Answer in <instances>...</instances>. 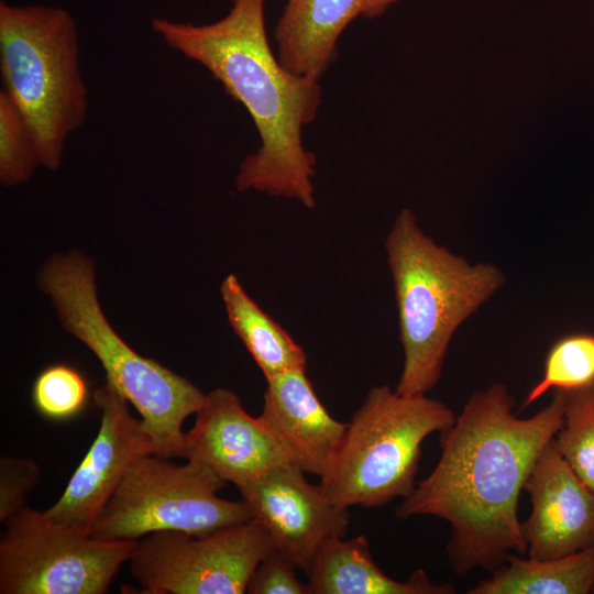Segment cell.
<instances>
[{"label":"cell","mask_w":594,"mask_h":594,"mask_svg":"<svg viewBox=\"0 0 594 594\" xmlns=\"http://www.w3.org/2000/svg\"><path fill=\"white\" fill-rule=\"evenodd\" d=\"M220 293L232 329L266 380L306 370L305 350L251 298L234 274L223 279Z\"/></svg>","instance_id":"e0dca14e"},{"label":"cell","mask_w":594,"mask_h":594,"mask_svg":"<svg viewBox=\"0 0 594 594\" xmlns=\"http://www.w3.org/2000/svg\"><path fill=\"white\" fill-rule=\"evenodd\" d=\"M273 547L255 520L194 536L156 531L136 540L129 559L146 594H243Z\"/></svg>","instance_id":"9c48e42d"},{"label":"cell","mask_w":594,"mask_h":594,"mask_svg":"<svg viewBox=\"0 0 594 594\" xmlns=\"http://www.w3.org/2000/svg\"><path fill=\"white\" fill-rule=\"evenodd\" d=\"M0 73L2 90L26 121L42 166L57 170L67 139L88 111L73 15L59 7L1 1Z\"/></svg>","instance_id":"5b68a950"},{"label":"cell","mask_w":594,"mask_h":594,"mask_svg":"<svg viewBox=\"0 0 594 594\" xmlns=\"http://www.w3.org/2000/svg\"><path fill=\"white\" fill-rule=\"evenodd\" d=\"M453 410L427 395L373 386L346 424L320 485L337 506L380 507L409 496L424 440L450 427Z\"/></svg>","instance_id":"8992f818"},{"label":"cell","mask_w":594,"mask_h":594,"mask_svg":"<svg viewBox=\"0 0 594 594\" xmlns=\"http://www.w3.org/2000/svg\"><path fill=\"white\" fill-rule=\"evenodd\" d=\"M590 386H594V334H565L549 348L543 374L526 395L521 409L530 406L549 389L569 392Z\"/></svg>","instance_id":"d6986e66"},{"label":"cell","mask_w":594,"mask_h":594,"mask_svg":"<svg viewBox=\"0 0 594 594\" xmlns=\"http://www.w3.org/2000/svg\"><path fill=\"white\" fill-rule=\"evenodd\" d=\"M185 432L183 458L202 463L226 483L240 487L271 469L292 464L287 454L257 417L243 408L227 388L207 394Z\"/></svg>","instance_id":"7c38bea8"},{"label":"cell","mask_w":594,"mask_h":594,"mask_svg":"<svg viewBox=\"0 0 594 594\" xmlns=\"http://www.w3.org/2000/svg\"><path fill=\"white\" fill-rule=\"evenodd\" d=\"M503 383L475 392L454 422L440 431L441 454L432 472L403 498L395 516L431 515L452 529L449 564L458 575L494 571L512 551L528 549L517 516L520 492L543 448L563 425L566 395L518 418Z\"/></svg>","instance_id":"6da1fadb"},{"label":"cell","mask_w":594,"mask_h":594,"mask_svg":"<svg viewBox=\"0 0 594 594\" xmlns=\"http://www.w3.org/2000/svg\"><path fill=\"white\" fill-rule=\"evenodd\" d=\"M33 403L43 416L63 420L79 414L88 400V385L74 367L55 364L43 370L32 389Z\"/></svg>","instance_id":"7402d4cb"},{"label":"cell","mask_w":594,"mask_h":594,"mask_svg":"<svg viewBox=\"0 0 594 594\" xmlns=\"http://www.w3.org/2000/svg\"><path fill=\"white\" fill-rule=\"evenodd\" d=\"M385 249L404 351L395 391L427 395L441 377L455 330L501 289L505 276L492 263L472 265L437 244L406 208L395 218Z\"/></svg>","instance_id":"3957f363"},{"label":"cell","mask_w":594,"mask_h":594,"mask_svg":"<svg viewBox=\"0 0 594 594\" xmlns=\"http://www.w3.org/2000/svg\"><path fill=\"white\" fill-rule=\"evenodd\" d=\"M4 522L1 594H103L136 541H103L24 506Z\"/></svg>","instance_id":"ba28073f"},{"label":"cell","mask_w":594,"mask_h":594,"mask_svg":"<svg viewBox=\"0 0 594 594\" xmlns=\"http://www.w3.org/2000/svg\"><path fill=\"white\" fill-rule=\"evenodd\" d=\"M310 594H454L436 584L422 569L404 581L387 576L373 561L365 536L334 538L317 554L308 572Z\"/></svg>","instance_id":"2e32d148"},{"label":"cell","mask_w":594,"mask_h":594,"mask_svg":"<svg viewBox=\"0 0 594 594\" xmlns=\"http://www.w3.org/2000/svg\"><path fill=\"white\" fill-rule=\"evenodd\" d=\"M37 282L65 330L97 356L107 383L138 410L156 449L176 450L183 442L184 421L202 407L207 394L121 339L102 312L95 266L82 253L53 255L42 266Z\"/></svg>","instance_id":"277c9868"},{"label":"cell","mask_w":594,"mask_h":594,"mask_svg":"<svg viewBox=\"0 0 594 594\" xmlns=\"http://www.w3.org/2000/svg\"><path fill=\"white\" fill-rule=\"evenodd\" d=\"M305 474L284 464L238 488L252 519L268 532L273 546L307 573L330 540L345 537L350 515Z\"/></svg>","instance_id":"8fae6325"},{"label":"cell","mask_w":594,"mask_h":594,"mask_svg":"<svg viewBox=\"0 0 594 594\" xmlns=\"http://www.w3.org/2000/svg\"><path fill=\"white\" fill-rule=\"evenodd\" d=\"M591 593H594V582H593V585H592V588H591Z\"/></svg>","instance_id":"d4e9b609"},{"label":"cell","mask_w":594,"mask_h":594,"mask_svg":"<svg viewBox=\"0 0 594 594\" xmlns=\"http://www.w3.org/2000/svg\"><path fill=\"white\" fill-rule=\"evenodd\" d=\"M524 490L531 514L520 522L529 558L548 560L594 547V492L573 472L554 438L538 457Z\"/></svg>","instance_id":"4fadbf2b"},{"label":"cell","mask_w":594,"mask_h":594,"mask_svg":"<svg viewBox=\"0 0 594 594\" xmlns=\"http://www.w3.org/2000/svg\"><path fill=\"white\" fill-rule=\"evenodd\" d=\"M260 420L305 473L321 477L345 431L318 398L306 370H293L266 380Z\"/></svg>","instance_id":"5bb4252c"},{"label":"cell","mask_w":594,"mask_h":594,"mask_svg":"<svg viewBox=\"0 0 594 594\" xmlns=\"http://www.w3.org/2000/svg\"><path fill=\"white\" fill-rule=\"evenodd\" d=\"M42 165L34 136L14 103L0 90V182L7 187L26 183Z\"/></svg>","instance_id":"44dd1931"},{"label":"cell","mask_w":594,"mask_h":594,"mask_svg":"<svg viewBox=\"0 0 594 594\" xmlns=\"http://www.w3.org/2000/svg\"><path fill=\"white\" fill-rule=\"evenodd\" d=\"M565 395L563 425L554 441L569 466L594 492V386Z\"/></svg>","instance_id":"ffe728a7"},{"label":"cell","mask_w":594,"mask_h":594,"mask_svg":"<svg viewBox=\"0 0 594 594\" xmlns=\"http://www.w3.org/2000/svg\"><path fill=\"white\" fill-rule=\"evenodd\" d=\"M397 0H287L275 30L276 55L289 72L320 79L356 18H376Z\"/></svg>","instance_id":"9a60e30c"},{"label":"cell","mask_w":594,"mask_h":594,"mask_svg":"<svg viewBox=\"0 0 594 594\" xmlns=\"http://www.w3.org/2000/svg\"><path fill=\"white\" fill-rule=\"evenodd\" d=\"M594 582V547L548 560L510 553L468 594H587Z\"/></svg>","instance_id":"ac0fdd59"},{"label":"cell","mask_w":594,"mask_h":594,"mask_svg":"<svg viewBox=\"0 0 594 594\" xmlns=\"http://www.w3.org/2000/svg\"><path fill=\"white\" fill-rule=\"evenodd\" d=\"M296 569V564L273 546L255 568L246 593L310 594L308 583L297 578Z\"/></svg>","instance_id":"603a6c76"},{"label":"cell","mask_w":594,"mask_h":594,"mask_svg":"<svg viewBox=\"0 0 594 594\" xmlns=\"http://www.w3.org/2000/svg\"><path fill=\"white\" fill-rule=\"evenodd\" d=\"M224 485L200 462L178 465L157 454L141 457L99 513L90 537L136 541L156 531L200 536L252 519L242 499L217 495Z\"/></svg>","instance_id":"52a82bcc"},{"label":"cell","mask_w":594,"mask_h":594,"mask_svg":"<svg viewBox=\"0 0 594 594\" xmlns=\"http://www.w3.org/2000/svg\"><path fill=\"white\" fill-rule=\"evenodd\" d=\"M40 480V468L26 458L3 457L0 459V520L23 508L26 496Z\"/></svg>","instance_id":"cb8c5ba5"},{"label":"cell","mask_w":594,"mask_h":594,"mask_svg":"<svg viewBox=\"0 0 594 594\" xmlns=\"http://www.w3.org/2000/svg\"><path fill=\"white\" fill-rule=\"evenodd\" d=\"M94 403L100 413L97 437L62 496L44 512L51 520L86 535L130 466L155 454L141 418L130 413L129 402L110 384L96 389Z\"/></svg>","instance_id":"30bf717a"},{"label":"cell","mask_w":594,"mask_h":594,"mask_svg":"<svg viewBox=\"0 0 594 594\" xmlns=\"http://www.w3.org/2000/svg\"><path fill=\"white\" fill-rule=\"evenodd\" d=\"M265 0H231L229 12L207 24L153 16L151 28L173 51L205 67L249 112L260 138L240 164L235 187L316 205V155L302 130L322 101L319 79L286 69L265 26Z\"/></svg>","instance_id":"7a4b0ae2"}]
</instances>
